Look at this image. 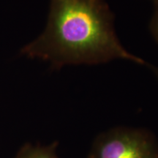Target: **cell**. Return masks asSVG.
I'll list each match as a JSON object with an SVG mask.
<instances>
[{
  "label": "cell",
  "instance_id": "obj_1",
  "mask_svg": "<svg viewBox=\"0 0 158 158\" xmlns=\"http://www.w3.org/2000/svg\"><path fill=\"white\" fill-rule=\"evenodd\" d=\"M48 61L54 69L99 64L115 59L146 65L120 43L114 15L105 0H51L48 23L40 36L21 50Z\"/></svg>",
  "mask_w": 158,
  "mask_h": 158
},
{
  "label": "cell",
  "instance_id": "obj_2",
  "mask_svg": "<svg viewBox=\"0 0 158 158\" xmlns=\"http://www.w3.org/2000/svg\"><path fill=\"white\" fill-rule=\"evenodd\" d=\"M87 158H158V141L146 128L113 127L97 136Z\"/></svg>",
  "mask_w": 158,
  "mask_h": 158
},
{
  "label": "cell",
  "instance_id": "obj_3",
  "mask_svg": "<svg viewBox=\"0 0 158 158\" xmlns=\"http://www.w3.org/2000/svg\"><path fill=\"white\" fill-rule=\"evenodd\" d=\"M57 147V142H53L47 146L26 143L19 149L14 158H59L56 153Z\"/></svg>",
  "mask_w": 158,
  "mask_h": 158
},
{
  "label": "cell",
  "instance_id": "obj_4",
  "mask_svg": "<svg viewBox=\"0 0 158 158\" xmlns=\"http://www.w3.org/2000/svg\"><path fill=\"white\" fill-rule=\"evenodd\" d=\"M149 30L158 43V2L154 3V11L149 23Z\"/></svg>",
  "mask_w": 158,
  "mask_h": 158
},
{
  "label": "cell",
  "instance_id": "obj_5",
  "mask_svg": "<svg viewBox=\"0 0 158 158\" xmlns=\"http://www.w3.org/2000/svg\"><path fill=\"white\" fill-rule=\"evenodd\" d=\"M146 65H147V66L150 69V70L152 71L154 75H155V77L157 78V80H158V67L149 64V63H147V64Z\"/></svg>",
  "mask_w": 158,
  "mask_h": 158
},
{
  "label": "cell",
  "instance_id": "obj_6",
  "mask_svg": "<svg viewBox=\"0 0 158 158\" xmlns=\"http://www.w3.org/2000/svg\"><path fill=\"white\" fill-rule=\"evenodd\" d=\"M152 1L154 2V3H157V2H158V0H152Z\"/></svg>",
  "mask_w": 158,
  "mask_h": 158
}]
</instances>
